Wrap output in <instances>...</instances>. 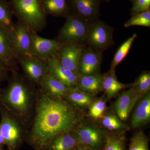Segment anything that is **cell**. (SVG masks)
Wrapping results in <instances>:
<instances>
[{"label": "cell", "instance_id": "26", "mask_svg": "<svg viewBox=\"0 0 150 150\" xmlns=\"http://www.w3.org/2000/svg\"><path fill=\"white\" fill-rule=\"evenodd\" d=\"M137 36V34L134 33L119 47L118 51L115 53L111 62L110 71H115V69L116 67L125 59L127 54L129 53L133 42Z\"/></svg>", "mask_w": 150, "mask_h": 150}, {"label": "cell", "instance_id": "19", "mask_svg": "<svg viewBox=\"0 0 150 150\" xmlns=\"http://www.w3.org/2000/svg\"><path fill=\"white\" fill-rule=\"evenodd\" d=\"M95 99L94 96L83 92L76 87L70 88L64 98L71 107L83 112L88 109Z\"/></svg>", "mask_w": 150, "mask_h": 150}, {"label": "cell", "instance_id": "7", "mask_svg": "<svg viewBox=\"0 0 150 150\" xmlns=\"http://www.w3.org/2000/svg\"><path fill=\"white\" fill-rule=\"evenodd\" d=\"M113 43L112 27L98 19L91 23L86 41L89 47L102 53Z\"/></svg>", "mask_w": 150, "mask_h": 150}, {"label": "cell", "instance_id": "35", "mask_svg": "<svg viewBox=\"0 0 150 150\" xmlns=\"http://www.w3.org/2000/svg\"><path fill=\"white\" fill-rule=\"evenodd\" d=\"M5 145L4 140L2 135L1 131H0V148H4Z\"/></svg>", "mask_w": 150, "mask_h": 150}, {"label": "cell", "instance_id": "33", "mask_svg": "<svg viewBox=\"0 0 150 150\" xmlns=\"http://www.w3.org/2000/svg\"><path fill=\"white\" fill-rule=\"evenodd\" d=\"M11 72L8 66L0 60V89L1 85L4 82L8 80L10 75L9 73Z\"/></svg>", "mask_w": 150, "mask_h": 150}, {"label": "cell", "instance_id": "31", "mask_svg": "<svg viewBox=\"0 0 150 150\" xmlns=\"http://www.w3.org/2000/svg\"><path fill=\"white\" fill-rule=\"evenodd\" d=\"M132 85L142 97L149 93L150 90V72L142 73Z\"/></svg>", "mask_w": 150, "mask_h": 150}, {"label": "cell", "instance_id": "20", "mask_svg": "<svg viewBox=\"0 0 150 150\" xmlns=\"http://www.w3.org/2000/svg\"><path fill=\"white\" fill-rule=\"evenodd\" d=\"M102 75L80 76L76 87L83 92L95 96L102 90Z\"/></svg>", "mask_w": 150, "mask_h": 150}, {"label": "cell", "instance_id": "13", "mask_svg": "<svg viewBox=\"0 0 150 150\" xmlns=\"http://www.w3.org/2000/svg\"><path fill=\"white\" fill-rule=\"evenodd\" d=\"M102 53L88 46L85 48L78 62L77 72L80 76L100 74Z\"/></svg>", "mask_w": 150, "mask_h": 150}, {"label": "cell", "instance_id": "24", "mask_svg": "<svg viewBox=\"0 0 150 150\" xmlns=\"http://www.w3.org/2000/svg\"><path fill=\"white\" fill-rule=\"evenodd\" d=\"M40 1L46 15L66 17L70 13L67 0H40Z\"/></svg>", "mask_w": 150, "mask_h": 150}, {"label": "cell", "instance_id": "28", "mask_svg": "<svg viewBox=\"0 0 150 150\" xmlns=\"http://www.w3.org/2000/svg\"><path fill=\"white\" fill-rule=\"evenodd\" d=\"M13 15L10 2L0 0V26L11 30L14 24L13 21Z\"/></svg>", "mask_w": 150, "mask_h": 150}, {"label": "cell", "instance_id": "37", "mask_svg": "<svg viewBox=\"0 0 150 150\" xmlns=\"http://www.w3.org/2000/svg\"><path fill=\"white\" fill-rule=\"evenodd\" d=\"M0 150H5L4 149V148H0Z\"/></svg>", "mask_w": 150, "mask_h": 150}, {"label": "cell", "instance_id": "21", "mask_svg": "<svg viewBox=\"0 0 150 150\" xmlns=\"http://www.w3.org/2000/svg\"><path fill=\"white\" fill-rule=\"evenodd\" d=\"M130 86L121 83L117 79L115 71H110L102 75V88L107 100L114 97L121 90Z\"/></svg>", "mask_w": 150, "mask_h": 150}, {"label": "cell", "instance_id": "3", "mask_svg": "<svg viewBox=\"0 0 150 150\" xmlns=\"http://www.w3.org/2000/svg\"><path fill=\"white\" fill-rule=\"evenodd\" d=\"M13 13L33 32L38 33L46 24V15L40 0H10Z\"/></svg>", "mask_w": 150, "mask_h": 150}, {"label": "cell", "instance_id": "29", "mask_svg": "<svg viewBox=\"0 0 150 150\" xmlns=\"http://www.w3.org/2000/svg\"><path fill=\"white\" fill-rule=\"evenodd\" d=\"M129 150H149V138L144 132L138 131L132 136Z\"/></svg>", "mask_w": 150, "mask_h": 150}, {"label": "cell", "instance_id": "10", "mask_svg": "<svg viewBox=\"0 0 150 150\" xmlns=\"http://www.w3.org/2000/svg\"><path fill=\"white\" fill-rule=\"evenodd\" d=\"M23 71V75L28 79L38 86L40 81L48 74L47 62L33 56L19 58L18 61Z\"/></svg>", "mask_w": 150, "mask_h": 150}, {"label": "cell", "instance_id": "36", "mask_svg": "<svg viewBox=\"0 0 150 150\" xmlns=\"http://www.w3.org/2000/svg\"><path fill=\"white\" fill-rule=\"evenodd\" d=\"M103 1H104L106 2H109L111 0H103Z\"/></svg>", "mask_w": 150, "mask_h": 150}, {"label": "cell", "instance_id": "34", "mask_svg": "<svg viewBox=\"0 0 150 150\" xmlns=\"http://www.w3.org/2000/svg\"><path fill=\"white\" fill-rule=\"evenodd\" d=\"M74 150H91L84 145L80 144Z\"/></svg>", "mask_w": 150, "mask_h": 150}, {"label": "cell", "instance_id": "18", "mask_svg": "<svg viewBox=\"0 0 150 150\" xmlns=\"http://www.w3.org/2000/svg\"><path fill=\"white\" fill-rule=\"evenodd\" d=\"M131 119L132 128L137 129L144 126L150 120V92L142 96L135 106Z\"/></svg>", "mask_w": 150, "mask_h": 150}, {"label": "cell", "instance_id": "15", "mask_svg": "<svg viewBox=\"0 0 150 150\" xmlns=\"http://www.w3.org/2000/svg\"><path fill=\"white\" fill-rule=\"evenodd\" d=\"M85 45L64 44L59 49L56 58L63 67L77 73L78 62Z\"/></svg>", "mask_w": 150, "mask_h": 150}, {"label": "cell", "instance_id": "8", "mask_svg": "<svg viewBox=\"0 0 150 150\" xmlns=\"http://www.w3.org/2000/svg\"><path fill=\"white\" fill-rule=\"evenodd\" d=\"M31 56L47 62L48 59L56 57L63 43L54 39L40 37L31 31Z\"/></svg>", "mask_w": 150, "mask_h": 150}, {"label": "cell", "instance_id": "9", "mask_svg": "<svg viewBox=\"0 0 150 150\" xmlns=\"http://www.w3.org/2000/svg\"><path fill=\"white\" fill-rule=\"evenodd\" d=\"M11 33L18 61L21 57L32 56L31 30L27 25L18 21L13 24Z\"/></svg>", "mask_w": 150, "mask_h": 150}, {"label": "cell", "instance_id": "4", "mask_svg": "<svg viewBox=\"0 0 150 150\" xmlns=\"http://www.w3.org/2000/svg\"><path fill=\"white\" fill-rule=\"evenodd\" d=\"M0 131L7 150H18L25 141L28 129L21 120L0 105Z\"/></svg>", "mask_w": 150, "mask_h": 150}, {"label": "cell", "instance_id": "23", "mask_svg": "<svg viewBox=\"0 0 150 150\" xmlns=\"http://www.w3.org/2000/svg\"><path fill=\"white\" fill-rule=\"evenodd\" d=\"M99 121L101 127L111 133H126L130 129L117 117L113 110H107Z\"/></svg>", "mask_w": 150, "mask_h": 150}, {"label": "cell", "instance_id": "27", "mask_svg": "<svg viewBox=\"0 0 150 150\" xmlns=\"http://www.w3.org/2000/svg\"><path fill=\"white\" fill-rule=\"evenodd\" d=\"M105 96L96 99L88 108V116L94 121H99L107 111Z\"/></svg>", "mask_w": 150, "mask_h": 150}, {"label": "cell", "instance_id": "1", "mask_svg": "<svg viewBox=\"0 0 150 150\" xmlns=\"http://www.w3.org/2000/svg\"><path fill=\"white\" fill-rule=\"evenodd\" d=\"M83 118V112L64 100L52 99L38 86L35 110L25 142L34 150H47L56 136L74 131Z\"/></svg>", "mask_w": 150, "mask_h": 150}, {"label": "cell", "instance_id": "17", "mask_svg": "<svg viewBox=\"0 0 150 150\" xmlns=\"http://www.w3.org/2000/svg\"><path fill=\"white\" fill-rule=\"evenodd\" d=\"M47 96L55 100H64L69 88L47 74L38 86Z\"/></svg>", "mask_w": 150, "mask_h": 150}, {"label": "cell", "instance_id": "32", "mask_svg": "<svg viewBox=\"0 0 150 150\" xmlns=\"http://www.w3.org/2000/svg\"><path fill=\"white\" fill-rule=\"evenodd\" d=\"M132 5L131 14L134 16L150 9V0H129Z\"/></svg>", "mask_w": 150, "mask_h": 150}, {"label": "cell", "instance_id": "16", "mask_svg": "<svg viewBox=\"0 0 150 150\" xmlns=\"http://www.w3.org/2000/svg\"><path fill=\"white\" fill-rule=\"evenodd\" d=\"M47 63L49 74L69 88L76 87L80 76L78 73L63 67L56 57L48 59Z\"/></svg>", "mask_w": 150, "mask_h": 150}, {"label": "cell", "instance_id": "30", "mask_svg": "<svg viewBox=\"0 0 150 150\" xmlns=\"http://www.w3.org/2000/svg\"><path fill=\"white\" fill-rule=\"evenodd\" d=\"M132 26H142L150 27V9L140 13L134 16L124 23L126 28Z\"/></svg>", "mask_w": 150, "mask_h": 150}, {"label": "cell", "instance_id": "22", "mask_svg": "<svg viewBox=\"0 0 150 150\" xmlns=\"http://www.w3.org/2000/svg\"><path fill=\"white\" fill-rule=\"evenodd\" d=\"M80 144L74 131L65 132L54 138L47 150H74Z\"/></svg>", "mask_w": 150, "mask_h": 150}, {"label": "cell", "instance_id": "11", "mask_svg": "<svg viewBox=\"0 0 150 150\" xmlns=\"http://www.w3.org/2000/svg\"><path fill=\"white\" fill-rule=\"evenodd\" d=\"M142 97L132 84L131 87L123 91L114 102L113 111L121 121L128 119L137 102Z\"/></svg>", "mask_w": 150, "mask_h": 150}, {"label": "cell", "instance_id": "6", "mask_svg": "<svg viewBox=\"0 0 150 150\" xmlns=\"http://www.w3.org/2000/svg\"><path fill=\"white\" fill-rule=\"evenodd\" d=\"M74 131L81 144L91 150H102L108 131L101 126L83 118Z\"/></svg>", "mask_w": 150, "mask_h": 150}, {"label": "cell", "instance_id": "14", "mask_svg": "<svg viewBox=\"0 0 150 150\" xmlns=\"http://www.w3.org/2000/svg\"><path fill=\"white\" fill-rule=\"evenodd\" d=\"M0 60L8 67L10 71L18 70V57L14 47L11 30L0 26Z\"/></svg>", "mask_w": 150, "mask_h": 150}, {"label": "cell", "instance_id": "12", "mask_svg": "<svg viewBox=\"0 0 150 150\" xmlns=\"http://www.w3.org/2000/svg\"><path fill=\"white\" fill-rule=\"evenodd\" d=\"M102 0H67L70 12L88 22L98 19Z\"/></svg>", "mask_w": 150, "mask_h": 150}, {"label": "cell", "instance_id": "5", "mask_svg": "<svg viewBox=\"0 0 150 150\" xmlns=\"http://www.w3.org/2000/svg\"><path fill=\"white\" fill-rule=\"evenodd\" d=\"M90 23L70 12L56 40L63 44L85 45Z\"/></svg>", "mask_w": 150, "mask_h": 150}, {"label": "cell", "instance_id": "2", "mask_svg": "<svg viewBox=\"0 0 150 150\" xmlns=\"http://www.w3.org/2000/svg\"><path fill=\"white\" fill-rule=\"evenodd\" d=\"M11 73L7 85L0 89V105L19 118L28 129L35 110L38 86L18 70Z\"/></svg>", "mask_w": 150, "mask_h": 150}, {"label": "cell", "instance_id": "25", "mask_svg": "<svg viewBox=\"0 0 150 150\" xmlns=\"http://www.w3.org/2000/svg\"><path fill=\"white\" fill-rule=\"evenodd\" d=\"M126 133H111L108 131L102 150H126Z\"/></svg>", "mask_w": 150, "mask_h": 150}]
</instances>
